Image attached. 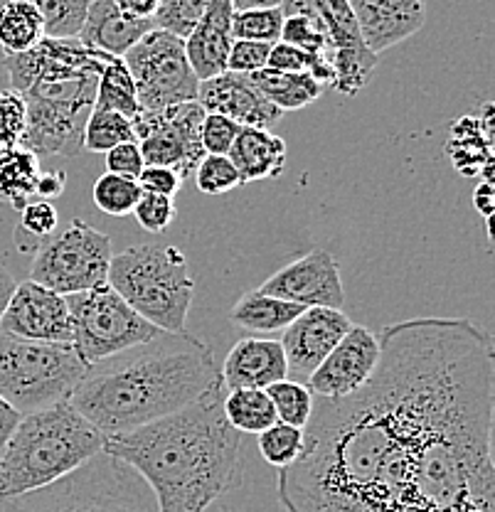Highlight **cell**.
<instances>
[{"label":"cell","instance_id":"obj_1","mask_svg":"<svg viewBox=\"0 0 495 512\" xmlns=\"http://www.w3.org/2000/svg\"><path fill=\"white\" fill-rule=\"evenodd\" d=\"M358 392L313 397L286 512H495V355L468 318L385 325Z\"/></svg>","mask_w":495,"mask_h":512},{"label":"cell","instance_id":"obj_2","mask_svg":"<svg viewBox=\"0 0 495 512\" xmlns=\"http://www.w3.org/2000/svg\"><path fill=\"white\" fill-rule=\"evenodd\" d=\"M225 394L220 384L180 412L106 436L104 451L141 473L158 512H205L237 485L242 434L227 421Z\"/></svg>","mask_w":495,"mask_h":512},{"label":"cell","instance_id":"obj_3","mask_svg":"<svg viewBox=\"0 0 495 512\" xmlns=\"http://www.w3.org/2000/svg\"><path fill=\"white\" fill-rule=\"evenodd\" d=\"M210 345L195 335L163 333L87 367L67 402L104 436L126 434L220 387Z\"/></svg>","mask_w":495,"mask_h":512},{"label":"cell","instance_id":"obj_4","mask_svg":"<svg viewBox=\"0 0 495 512\" xmlns=\"http://www.w3.org/2000/svg\"><path fill=\"white\" fill-rule=\"evenodd\" d=\"M109 57L77 37H42L18 55L3 52L10 87L23 96L28 111L20 146L37 158L77 156L84 124L94 109L101 67Z\"/></svg>","mask_w":495,"mask_h":512},{"label":"cell","instance_id":"obj_5","mask_svg":"<svg viewBox=\"0 0 495 512\" xmlns=\"http://www.w3.org/2000/svg\"><path fill=\"white\" fill-rule=\"evenodd\" d=\"M106 436L69 402L25 414L0 451V498L60 480L104 451Z\"/></svg>","mask_w":495,"mask_h":512},{"label":"cell","instance_id":"obj_6","mask_svg":"<svg viewBox=\"0 0 495 512\" xmlns=\"http://www.w3.org/2000/svg\"><path fill=\"white\" fill-rule=\"evenodd\" d=\"M106 284L165 333H180L195 298L185 254L170 244H136L111 256Z\"/></svg>","mask_w":495,"mask_h":512},{"label":"cell","instance_id":"obj_7","mask_svg":"<svg viewBox=\"0 0 495 512\" xmlns=\"http://www.w3.org/2000/svg\"><path fill=\"white\" fill-rule=\"evenodd\" d=\"M0 512H158V503L141 473L101 451L55 483L0 498Z\"/></svg>","mask_w":495,"mask_h":512},{"label":"cell","instance_id":"obj_8","mask_svg":"<svg viewBox=\"0 0 495 512\" xmlns=\"http://www.w3.org/2000/svg\"><path fill=\"white\" fill-rule=\"evenodd\" d=\"M87 367L72 343L0 333V397L23 416L67 402Z\"/></svg>","mask_w":495,"mask_h":512},{"label":"cell","instance_id":"obj_9","mask_svg":"<svg viewBox=\"0 0 495 512\" xmlns=\"http://www.w3.org/2000/svg\"><path fill=\"white\" fill-rule=\"evenodd\" d=\"M72 323V345L87 365L163 333L136 311L109 284L65 296Z\"/></svg>","mask_w":495,"mask_h":512},{"label":"cell","instance_id":"obj_10","mask_svg":"<svg viewBox=\"0 0 495 512\" xmlns=\"http://www.w3.org/2000/svg\"><path fill=\"white\" fill-rule=\"evenodd\" d=\"M111 256L114 249L109 234L82 220H72L65 232L50 234L35 249L30 281L62 296L92 291L106 284Z\"/></svg>","mask_w":495,"mask_h":512},{"label":"cell","instance_id":"obj_11","mask_svg":"<svg viewBox=\"0 0 495 512\" xmlns=\"http://www.w3.org/2000/svg\"><path fill=\"white\" fill-rule=\"evenodd\" d=\"M136 84L141 111L198 101L200 79L185 55V40L153 28L121 57Z\"/></svg>","mask_w":495,"mask_h":512},{"label":"cell","instance_id":"obj_12","mask_svg":"<svg viewBox=\"0 0 495 512\" xmlns=\"http://www.w3.org/2000/svg\"><path fill=\"white\" fill-rule=\"evenodd\" d=\"M202 119L205 109L198 101L141 111L133 119V128H136V143L141 148L143 163L175 170L183 180L193 175L205 156L200 143Z\"/></svg>","mask_w":495,"mask_h":512},{"label":"cell","instance_id":"obj_13","mask_svg":"<svg viewBox=\"0 0 495 512\" xmlns=\"http://www.w3.org/2000/svg\"><path fill=\"white\" fill-rule=\"evenodd\" d=\"M321 23L330 37V62L335 69L333 89L350 96L370 82L377 67V55L367 50L360 35L350 0H313Z\"/></svg>","mask_w":495,"mask_h":512},{"label":"cell","instance_id":"obj_14","mask_svg":"<svg viewBox=\"0 0 495 512\" xmlns=\"http://www.w3.org/2000/svg\"><path fill=\"white\" fill-rule=\"evenodd\" d=\"M380 362V338L365 325H350L326 360L308 377L306 387L313 397L340 399L358 392L370 380Z\"/></svg>","mask_w":495,"mask_h":512},{"label":"cell","instance_id":"obj_15","mask_svg":"<svg viewBox=\"0 0 495 512\" xmlns=\"http://www.w3.org/2000/svg\"><path fill=\"white\" fill-rule=\"evenodd\" d=\"M350 318L345 316L343 308H303V313L294 323L281 330V348L286 355V380L294 377V382H308V377L316 372L328 357V352L343 340L350 330Z\"/></svg>","mask_w":495,"mask_h":512},{"label":"cell","instance_id":"obj_16","mask_svg":"<svg viewBox=\"0 0 495 512\" xmlns=\"http://www.w3.org/2000/svg\"><path fill=\"white\" fill-rule=\"evenodd\" d=\"M269 296L284 298L303 308H343L345 291L340 281V266L333 254L316 249L298 256L259 286Z\"/></svg>","mask_w":495,"mask_h":512},{"label":"cell","instance_id":"obj_17","mask_svg":"<svg viewBox=\"0 0 495 512\" xmlns=\"http://www.w3.org/2000/svg\"><path fill=\"white\" fill-rule=\"evenodd\" d=\"M0 333L42 343H72L69 308L62 293L23 281L15 286L8 308L0 318Z\"/></svg>","mask_w":495,"mask_h":512},{"label":"cell","instance_id":"obj_18","mask_svg":"<svg viewBox=\"0 0 495 512\" xmlns=\"http://www.w3.org/2000/svg\"><path fill=\"white\" fill-rule=\"evenodd\" d=\"M198 104L205 114H222L237 121L239 126L271 128L281 121L284 111L276 109L266 96L259 92L252 74L222 72L217 77L200 82Z\"/></svg>","mask_w":495,"mask_h":512},{"label":"cell","instance_id":"obj_19","mask_svg":"<svg viewBox=\"0 0 495 512\" xmlns=\"http://www.w3.org/2000/svg\"><path fill=\"white\" fill-rule=\"evenodd\" d=\"M367 50L380 55L417 35L427 23V0H350Z\"/></svg>","mask_w":495,"mask_h":512},{"label":"cell","instance_id":"obj_20","mask_svg":"<svg viewBox=\"0 0 495 512\" xmlns=\"http://www.w3.org/2000/svg\"><path fill=\"white\" fill-rule=\"evenodd\" d=\"M286 355L276 338H242L227 352L220 377L227 392L232 389H266L286 380Z\"/></svg>","mask_w":495,"mask_h":512},{"label":"cell","instance_id":"obj_21","mask_svg":"<svg viewBox=\"0 0 495 512\" xmlns=\"http://www.w3.org/2000/svg\"><path fill=\"white\" fill-rule=\"evenodd\" d=\"M232 0H210L193 32L185 37V55L200 82L227 72V57L234 42Z\"/></svg>","mask_w":495,"mask_h":512},{"label":"cell","instance_id":"obj_22","mask_svg":"<svg viewBox=\"0 0 495 512\" xmlns=\"http://www.w3.org/2000/svg\"><path fill=\"white\" fill-rule=\"evenodd\" d=\"M153 28V18H131L116 8L114 0H92L77 40L104 55L124 57Z\"/></svg>","mask_w":495,"mask_h":512},{"label":"cell","instance_id":"obj_23","mask_svg":"<svg viewBox=\"0 0 495 512\" xmlns=\"http://www.w3.org/2000/svg\"><path fill=\"white\" fill-rule=\"evenodd\" d=\"M227 156L237 168L242 185L257 183V180H274L286 168V143L269 128L242 126Z\"/></svg>","mask_w":495,"mask_h":512},{"label":"cell","instance_id":"obj_24","mask_svg":"<svg viewBox=\"0 0 495 512\" xmlns=\"http://www.w3.org/2000/svg\"><path fill=\"white\" fill-rule=\"evenodd\" d=\"M303 313V306L269 296L264 291H247L234 303L230 318L237 328L249 333H281Z\"/></svg>","mask_w":495,"mask_h":512},{"label":"cell","instance_id":"obj_25","mask_svg":"<svg viewBox=\"0 0 495 512\" xmlns=\"http://www.w3.org/2000/svg\"><path fill=\"white\" fill-rule=\"evenodd\" d=\"M254 84L279 111H298L321 99L323 87L308 72H276L259 69L252 74Z\"/></svg>","mask_w":495,"mask_h":512},{"label":"cell","instance_id":"obj_26","mask_svg":"<svg viewBox=\"0 0 495 512\" xmlns=\"http://www.w3.org/2000/svg\"><path fill=\"white\" fill-rule=\"evenodd\" d=\"M40 158L23 146H0V202L23 210L35 195Z\"/></svg>","mask_w":495,"mask_h":512},{"label":"cell","instance_id":"obj_27","mask_svg":"<svg viewBox=\"0 0 495 512\" xmlns=\"http://www.w3.org/2000/svg\"><path fill=\"white\" fill-rule=\"evenodd\" d=\"M45 37L40 10L30 0H8L0 5V47L5 55L30 50Z\"/></svg>","mask_w":495,"mask_h":512},{"label":"cell","instance_id":"obj_28","mask_svg":"<svg viewBox=\"0 0 495 512\" xmlns=\"http://www.w3.org/2000/svg\"><path fill=\"white\" fill-rule=\"evenodd\" d=\"M94 109L116 111L126 119H136L141 114V106L136 99V84H133L129 69L121 57H109L101 67L97 96H94Z\"/></svg>","mask_w":495,"mask_h":512},{"label":"cell","instance_id":"obj_29","mask_svg":"<svg viewBox=\"0 0 495 512\" xmlns=\"http://www.w3.org/2000/svg\"><path fill=\"white\" fill-rule=\"evenodd\" d=\"M225 416L239 434H262L276 424V409L266 389H232L225 394Z\"/></svg>","mask_w":495,"mask_h":512},{"label":"cell","instance_id":"obj_30","mask_svg":"<svg viewBox=\"0 0 495 512\" xmlns=\"http://www.w3.org/2000/svg\"><path fill=\"white\" fill-rule=\"evenodd\" d=\"M136 141V128L133 119H126L116 111L92 109L87 124H84L82 148L89 153H106L121 143Z\"/></svg>","mask_w":495,"mask_h":512},{"label":"cell","instance_id":"obj_31","mask_svg":"<svg viewBox=\"0 0 495 512\" xmlns=\"http://www.w3.org/2000/svg\"><path fill=\"white\" fill-rule=\"evenodd\" d=\"M266 394H269L271 404H274L276 419L289 426H296V429H306L313 412V392L306 384L279 380L266 387Z\"/></svg>","mask_w":495,"mask_h":512},{"label":"cell","instance_id":"obj_32","mask_svg":"<svg viewBox=\"0 0 495 512\" xmlns=\"http://www.w3.org/2000/svg\"><path fill=\"white\" fill-rule=\"evenodd\" d=\"M42 15L45 37H77L87 20L92 0H30Z\"/></svg>","mask_w":495,"mask_h":512},{"label":"cell","instance_id":"obj_33","mask_svg":"<svg viewBox=\"0 0 495 512\" xmlns=\"http://www.w3.org/2000/svg\"><path fill=\"white\" fill-rule=\"evenodd\" d=\"M141 195L143 190L141 185H138V180L121 178V175H114V173L101 175L97 183H94V190H92L94 205L109 217L131 215Z\"/></svg>","mask_w":495,"mask_h":512},{"label":"cell","instance_id":"obj_34","mask_svg":"<svg viewBox=\"0 0 495 512\" xmlns=\"http://www.w3.org/2000/svg\"><path fill=\"white\" fill-rule=\"evenodd\" d=\"M257 441L259 453H262L266 463H271L274 468H286L303 451V429L284 424V421H276L269 429H264L262 434H257Z\"/></svg>","mask_w":495,"mask_h":512},{"label":"cell","instance_id":"obj_35","mask_svg":"<svg viewBox=\"0 0 495 512\" xmlns=\"http://www.w3.org/2000/svg\"><path fill=\"white\" fill-rule=\"evenodd\" d=\"M284 15L279 8L262 10H239L232 15V35L234 40H257V42H279Z\"/></svg>","mask_w":495,"mask_h":512},{"label":"cell","instance_id":"obj_36","mask_svg":"<svg viewBox=\"0 0 495 512\" xmlns=\"http://www.w3.org/2000/svg\"><path fill=\"white\" fill-rule=\"evenodd\" d=\"M207 3L210 0H161L156 15H153V23H156V28L185 40L198 25Z\"/></svg>","mask_w":495,"mask_h":512},{"label":"cell","instance_id":"obj_37","mask_svg":"<svg viewBox=\"0 0 495 512\" xmlns=\"http://www.w3.org/2000/svg\"><path fill=\"white\" fill-rule=\"evenodd\" d=\"M193 175L198 190L212 197L227 195V192L242 185V178H239L230 156H210V153H205Z\"/></svg>","mask_w":495,"mask_h":512},{"label":"cell","instance_id":"obj_38","mask_svg":"<svg viewBox=\"0 0 495 512\" xmlns=\"http://www.w3.org/2000/svg\"><path fill=\"white\" fill-rule=\"evenodd\" d=\"M279 40L289 42L298 50H306L311 55H323L330 60V37L323 23H313L308 18H284Z\"/></svg>","mask_w":495,"mask_h":512},{"label":"cell","instance_id":"obj_39","mask_svg":"<svg viewBox=\"0 0 495 512\" xmlns=\"http://www.w3.org/2000/svg\"><path fill=\"white\" fill-rule=\"evenodd\" d=\"M131 215L136 217V222L141 224L146 232L161 234L175 220V202H173V197L143 192V195L138 197V202H136V207H133Z\"/></svg>","mask_w":495,"mask_h":512},{"label":"cell","instance_id":"obj_40","mask_svg":"<svg viewBox=\"0 0 495 512\" xmlns=\"http://www.w3.org/2000/svg\"><path fill=\"white\" fill-rule=\"evenodd\" d=\"M237 121L227 119L222 114H205L200 124V143L202 151L210 156H227L234 146V138L239 133Z\"/></svg>","mask_w":495,"mask_h":512},{"label":"cell","instance_id":"obj_41","mask_svg":"<svg viewBox=\"0 0 495 512\" xmlns=\"http://www.w3.org/2000/svg\"><path fill=\"white\" fill-rule=\"evenodd\" d=\"M25 101L13 89L0 92V146H20L25 133Z\"/></svg>","mask_w":495,"mask_h":512},{"label":"cell","instance_id":"obj_42","mask_svg":"<svg viewBox=\"0 0 495 512\" xmlns=\"http://www.w3.org/2000/svg\"><path fill=\"white\" fill-rule=\"evenodd\" d=\"M20 224L18 229H23L25 234L35 237L37 242H42L45 237L55 234L57 224H60V212L55 210L50 200H37L28 202V205L20 210Z\"/></svg>","mask_w":495,"mask_h":512},{"label":"cell","instance_id":"obj_43","mask_svg":"<svg viewBox=\"0 0 495 512\" xmlns=\"http://www.w3.org/2000/svg\"><path fill=\"white\" fill-rule=\"evenodd\" d=\"M269 42L257 40H234L230 47V57H227V69L239 74H254L266 67L269 60Z\"/></svg>","mask_w":495,"mask_h":512},{"label":"cell","instance_id":"obj_44","mask_svg":"<svg viewBox=\"0 0 495 512\" xmlns=\"http://www.w3.org/2000/svg\"><path fill=\"white\" fill-rule=\"evenodd\" d=\"M318 57L323 55H311V52L298 50V47L289 45V42L279 40L271 45L266 67L276 69V72H311V67L316 64Z\"/></svg>","mask_w":495,"mask_h":512},{"label":"cell","instance_id":"obj_45","mask_svg":"<svg viewBox=\"0 0 495 512\" xmlns=\"http://www.w3.org/2000/svg\"><path fill=\"white\" fill-rule=\"evenodd\" d=\"M104 156H106V173L121 175V178L138 180L141 170L146 168V163H143V156H141V148H138L136 141L121 143V146L106 151Z\"/></svg>","mask_w":495,"mask_h":512},{"label":"cell","instance_id":"obj_46","mask_svg":"<svg viewBox=\"0 0 495 512\" xmlns=\"http://www.w3.org/2000/svg\"><path fill=\"white\" fill-rule=\"evenodd\" d=\"M138 185H141L143 192H151V195L175 197L178 190L183 188V178L175 170L163 168V165H146L138 175Z\"/></svg>","mask_w":495,"mask_h":512},{"label":"cell","instance_id":"obj_47","mask_svg":"<svg viewBox=\"0 0 495 512\" xmlns=\"http://www.w3.org/2000/svg\"><path fill=\"white\" fill-rule=\"evenodd\" d=\"M67 185V173L65 170H50V173L37 175L35 183V195H40L42 200H55L65 192Z\"/></svg>","mask_w":495,"mask_h":512},{"label":"cell","instance_id":"obj_48","mask_svg":"<svg viewBox=\"0 0 495 512\" xmlns=\"http://www.w3.org/2000/svg\"><path fill=\"white\" fill-rule=\"evenodd\" d=\"M279 10L284 18H308L313 20V23H321L313 0H281Z\"/></svg>","mask_w":495,"mask_h":512},{"label":"cell","instance_id":"obj_49","mask_svg":"<svg viewBox=\"0 0 495 512\" xmlns=\"http://www.w3.org/2000/svg\"><path fill=\"white\" fill-rule=\"evenodd\" d=\"M20 419H23V414H20L18 409L10 407V404L0 397V451H3V446L8 444V439L13 436L15 426L20 424Z\"/></svg>","mask_w":495,"mask_h":512},{"label":"cell","instance_id":"obj_50","mask_svg":"<svg viewBox=\"0 0 495 512\" xmlns=\"http://www.w3.org/2000/svg\"><path fill=\"white\" fill-rule=\"evenodd\" d=\"M114 3L121 13L131 15V18H153L161 0H114Z\"/></svg>","mask_w":495,"mask_h":512},{"label":"cell","instance_id":"obj_51","mask_svg":"<svg viewBox=\"0 0 495 512\" xmlns=\"http://www.w3.org/2000/svg\"><path fill=\"white\" fill-rule=\"evenodd\" d=\"M473 205H476V210L483 212V217H488V220H491V215H493V185H491V180H483V183L478 185L476 192H473Z\"/></svg>","mask_w":495,"mask_h":512},{"label":"cell","instance_id":"obj_52","mask_svg":"<svg viewBox=\"0 0 495 512\" xmlns=\"http://www.w3.org/2000/svg\"><path fill=\"white\" fill-rule=\"evenodd\" d=\"M15 286H18L15 276L10 274L3 264H0V318H3L5 308H8V301H10V296H13Z\"/></svg>","mask_w":495,"mask_h":512},{"label":"cell","instance_id":"obj_53","mask_svg":"<svg viewBox=\"0 0 495 512\" xmlns=\"http://www.w3.org/2000/svg\"><path fill=\"white\" fill-rule=\"evenodd\" d=\"M281 0H232L234 13L239 10H262V8H279Z\"/></svg>","mask_w":495,"mask_h":512}]
</instances>
